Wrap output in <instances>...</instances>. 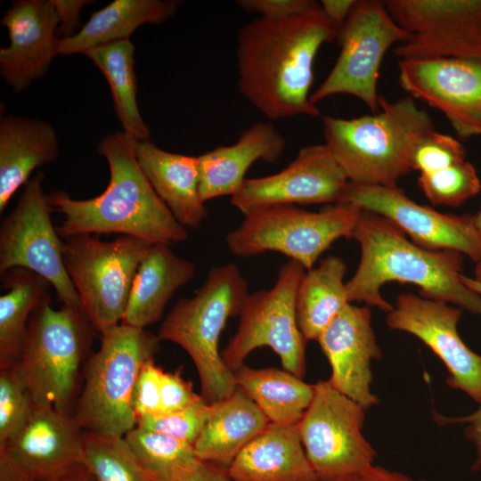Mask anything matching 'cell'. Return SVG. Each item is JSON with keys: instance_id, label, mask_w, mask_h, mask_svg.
<instances>
[{"instance_id": "20", "label": "cell", "mask_w": 481, "mask_h": 481, "mask_svg": "<svg viewBox=\"0 0 481 481\" xmlns=\"http://www.w3.org/2000/svg\"><path fill=\"white\" fill-rule=\"evenodd\" d=\"M10 44L0 49V74L14 92L43 77L59 54V19L51 0H16L1 20Z\"/></svg>"}, {"instance_id": "26", "label": "cell", "mask_w": 481, "mask_h": 481, "mask_svg": "<svg viewBox=\"0 0 481 481\" xmlns=\"http://www.w3.org/2000/svg\"><path fill=\"white\" fill-rule=\"evenodd\" d=\"M196 271V265L178 257L170 245L152 244L136 271L121 323L145 329L159 322L173 295Z\"/></svg>"}, {"instance_id": "37", "label": "cell", "mask_w": 481, "mask_h": 481, "mask_svg": "<svg viewBox=\"0 0 481 481\" xmlns=\"http://www.w3.org/2000/svg\"><path fill=\"white\" fill-rule=\"evenodd\" d=\"M211 404L203 398L175 412L143 417L136 426L194 444L208 419Z\"/></svg>"}, {"instance_id": "52", "label": "cell", "mask_w": 481, "mask_h": 481, "mask_svg": "<svg viewBox=\"0 0 481 481\" xmlns=\"http://www.w3.org/2000/svg\"><path fill=\"white\" fill-rule=\"evenodd\" d=\"M420 481H427V480H425V479H420Z\"/></svg>"}, {"instance_id": "39", "label": "cell", "mask_w": 481, "mask_h": 481, "mask_svg": "<svg viewBox=\"0 0 481 481\" xmlns=\"http://www.w3.org/2000/svg\"><path fill=\"white\" fill-rule=\"evenodd\" d=\"M162 371L155 364L154 360H151L143 365L135 390L134 407L137 420L161 414L160 378Z\"/></svg>"}, {"instance_id": "33", "label": "cell", "mask_w": 481, "mask_h": 481, "mask_svg": "<svg viewBox=\"0 0 481 481\" xmlns=\"http://www.w3.org/2000/svg\"><path fill=\"white\" fill-rule=\"evenodd\" d=\"M84 463L96 481H161L135 457L124 437L83 431Z\"/></svg>"}, {"instance_id": "12", "label": "cell", "mask_w": 481, "mask_h": 481, "mask_svg": "<svg viewBox=\"0 0 481 481\" xmlns=\"http://www.w3.org/2000/svg\"><path fill=\"white\" fill-rule=\"evenodd\" d=\"M365 411L329 380L314 384L298 428L318 481H338L373 465L377 452L363 433Z\"/></svg>"}, {"instance_id": "13", "label": "cell", "mask_w": 481, "mask_h": 481, "mask_svg": "<svg viewBox=\"0 0 481 481\" xmlns=\"http://www.w3.org/2000/svg\"><path fill=\"white\" fill-rule=\"evenodd\" d=\"M45 175L37 171L23 186L14 208L0 225V274L14 267L29 269L53 287L62 305L81 306L64 265L63 239L53 224Z\"/></svg>"}, {"instance_id": "35", "label": "cell", "mask_w": 481, "mask_h": 481, "mask_svg": "<svg viewBox=\"0 0 481 481\" xmlns=\"http://www.w3.org/2000/svg\"><path fill=\"white\" fill-rule=\"evenodd\" d=\"M418 183L432 204L447 207L462 205L481 189L477 169L467 159L433 173L420 174Z\"/></svg>"}, {"instance_id": "23", "label": "cell", "mask_w": 481, "mask_h": 481, "mask_svg": "<svg viewBox=\"0 0 481 481\" xmlns=\"http://www.w3.org/2000/svg\"><path fill=\"white\" fill-rule=\"evenodd\" d=\"M231 481H318L298 423L269 422L226 469Z\"/></svg>"}, {"instance_id": "50", "label": "cell", "mask_w": 481, "mask_h": 481, "mask_svg": "<svg viewBox=\"0 0 481 481\" xmlns=\"http://www.w3.org/2000/svg\"><path fill=\"white\" fill-rule=\"evenodd\" d=\"M473 218L476 231L481 240V209L477 214L473 215Z\"/></svg>"}, {"instance_id": "22", "label": "cell", "mask_w": 481, "mask_h": 481, "mask_svg": "<svg viewBox=\"0 0 481 481\" xmlns=\"http://www.w3.org/2000/svg\"><path fill=\"white\" fill-rule=\"evenodd\" d=\"M285 148L286 139L272 122H257L244 130L235 143L199 155L202 200L232 197L241 188L247 171L255 162L274 163Z\"/></svg>"}, {"instance_id": "19", "label": "cell", "mask_w": 481, "mask_h": 481, "mask_svg": "<svg viewBox=\"0 0 481 481\" xmlns=\"http://www.w3.org/2000/svg\"><path fill=\"white\" fill-rule=\"evenodd\" d=\"M368 306L349 304L317 342L331 369L330 385L366 411L378 404L371 391V363L381 356Z\"/></svg>"}, {"instance_id": "7", "label": "cell", "mask_w": 481, "mask_h": 481, "mask_svg": "<svg viewBox=\"0 0 481 481\" xmlns=\"http://www.w3.org/2000/svg\"><path fill=\"white\" fill-rule=\"evenodd\" d=\"M159 341L145 329L122 323L101 334L99 349L85 363L84 386L72 411L83 431L124 437L136 427V383Z\"/></svg>"}, {"instance_id": "16", "label": "cell", "mask_w": 481, "mask_h": 481, "mask_svg": "<svg viewBox=\"0 0 481 481\" xmlns=\"http://www.w3.org/2000/svg\"><path fill=\"white\" fill-rule=\"evenodd\" d=\"M398 80L411 98L442 112L460 140L481 135V60H399Z\"/></svg>"}, {"instance_id": "21", "label": "cell", "mask_w": 481, "mask_h": 481, "mask_svg": "<svg viewBox=\"0 0 481 481\" xmlns=\"http://www.w3.org/2000/svg\"><path fill=\"white\" fill-rule=\"evenodd\" d=\"M36 481L84 462L83 430L72 414L36 407L20 433L4 447Z\"/></svg>"}, {"instance_id": "42", "label": "cell", "mask_w": 481, "mask_h": 481, "mask_svg": "<svg viewBox=\"0 0 481 481\" xmlns=\"http://www.w3.org/2000/svg\"><path fill=\"white\" fill-rule=\"evenodd\" d=\"M172 481H231L226 469L217 465L195 460L177 465L173 469Z\"/></svg>"}, {"instance_id": "44", "label": "cell", "mask_w": 481, "mask_h": 481, "mask_svg": "<svg viewBox=\"0 0 481 481\" xmlns=\"http://www.w3.org/2000/svg\"><path fill=\"white\" fill-rule=\"evenodd\" d=\"M478 409L473 413L461 418H445L436 415V420L440 424L466 423L465 434L472 441L477 449V459L473 464L472 470H478L481 468V402Z\"/></svg>"}, {"instance_id": "5", "label": "cell", "mask_w": 481, "mask_h": 481, "mask_svg": "<svg viewBox=\"0 0 481 481\" xmlns=\"http://www.w3.org/2000/svg\"><path fill=\"white\" fill-rule=\"evenodd\" d=\"M249 294V283L236 264L214 266L193 297L175 303L157 333L159 340L177 344L192 358L200 395L209 404L237 388L234 373L219 352V341L228 319L239 315Z\"/></svg>"}, {"instance_id": "31", "label": "cell", "mask_w": 481, "mask_h": 481, "mask_svg": "<svg viewBox=\"0 0 481 481\" xmlns=\"http://www.w3.org/2000/svg\"><path fill=\"white\" fill-rule=\"evenodd\" d=\"M0 369L13 367L20 355L30 317L51 284L39 274L14 267L1 274Z\"/></svg>"}, {"instance_id": "15", "label": "cell", "mask_w": 481, "mask_h": 481, "mask_svg": "<svg viewBox=\"0 0 481 481\" xmlns=\"http://www.w3.org/2000/svg\"><path fill=\"white\" fill-rule=\"evenodd\" d=\"M338 202H348L387 218L423 249L455 250L476 263L481 261V240L473 215L438 212L413 201L397 185L348 182Z\"/></svg>"}, {"instance_id": "18", "label": "cell", "mask_w": 481, "mask_h": 481, "mask_svg": "<svg viewBox=\"0 0 481 481\" xmlns=\"http://www.w3.org/2000/svg\"><path fill=\"white\" fill-rule=\"evenodd\" d=\"M347 183L329 148L311 144L302 147L281 171L246 178L230 202L243 216L272 206L331 205L339 201Z\"/></svg>"}, {"instance_id": "17", "label": "cell", "mask_w": 481, "mask_h": 481, "mask_svg": "<svg viewBox=\"0 0 481 481\" xmlns=\"http://www.w3.org/2000/svg\"><path fill=\"white\" fill-rule=\"evenodd\" d=\"M462 309L413 293L396 297L387 314L391 330L410 333L422 341L444 364L447 385L481 402V355L461 339L458 322Z\"/></svg>"}, {"instance_id": "10", "label": "cell", "mask_w": 481, "mask_h": 481, "mask_svg": "<svg viewBox=\"0 0 481 481\" xmlns=\"http://www.w3.org/2000/svg\"><path fill=\"white\" fill-rule=\"evenodd\" d=\"M306 269L289 260L279 270L269 289L249 293L239 313L240 322L222 358L234 373L249 355L268 346L280 358L284 370L303 379L306 374V344L296 314V297Z\"/></svg>"}, {"instance_id": "28", "label": "cell", "mask_w": 481, "mask_h": 481, "mask_svg": "<svg viewBox=\"0 0 481 481\" xmlns=\"http://www.w3.org/2000/svg\"><path fill=\"white\" fill-rule=\"evenodd\" d=\"M177 11L173 0H115L92 13L74 36L60 40L59 54L70 55L109 43L129 39L143 24H159Z\"/></svg>"}, {"instance_id": "6", "label": "cell", "mask_w": 481, "mask_h": 481, "mask_svg": "<svg viewBox=\"0 0 481 481\" xmlns=\"http://www.w3.org/2000/svg\"><path fill=\"white\" fill-rule=\"evenodd\" d=\"M97 331L81 306L55 309L47 292L33 312L28 334L13 366L24 379L36 407L72 414L79 371Z\"/></svg>"}, {"instance_id": "30", "label": "cell", "mask_w": 481, "mask_h": 481, "mask_svg": "<svg viewBox=\"0 0 481 481\" xmlns=\"http://www.w3.org/2000/svg\"><path fill=\"white\" fill-rule=\"evenodd\" d=\"M234 378L237 387L272 423H298L314 395V384L284 369H254L243 364L234 371Z\"/></svg>"}, {"instance_id": "24", "label": "cell", "mask_w": 481, "mask_h": 481, "mask_svg": "<svg viewBox=\"0 0 481 481\" xmlns=\"http://www.w3.org/2000/svg\"><path fill=\"white\" fill-rule=\"evenodd\" d=\"M137 163L155 192L185 228L198 229L208 216L200 192L198 156L166 151L137 141Z\"/></svg>"}, {"instance_id": "49", "label": "cell", "mask_w": 481, "mask_h": 481, "mask_svg": "<svg viewBox=\"0 0 481 481\" xmlns=\"http://www.w3.org/2000/svg\"><path fill=\"white\" fill-rule=\"evenodd\" d=\"M461 280L469 289L481 297V281L464 274L462 275Z\"/></svg>"}, {"instance_id": "43", "label": "cell", "mask_w": 481, "mask_h": 481, "mask_svg": "<svg viewBox=\"0 0 481 481\" xmlns=\"http://www.w3.org/2000/svg\"><path fill=\"white\" fill-rule=\"evenodd\" d=\"M58 19L59 26L57 34L63 38L70 37L77 33L79 26V13L82 8L88 5L92 1L88 0H51Z\"/></svg>"}, {"instance_id": "25", "label": "cell", "mask_w": 481, "mask_h": 481, "mask_svg": "<svg viewBox=\"0 0 481 481\" xmlns=\"http://www.w3.org/2000/svg\"><path fill=\"white\" fill-rule=\"evenodd\" d=\"M59 156L54 127L44 119L19 116L0 120V214L32 172L56 161Z\"/></svg>"}, {"instance_id": "14", "label": "cell", "mask_w": 481, "mask_h": 481, "mask_svg": "<svg viewBox=\"0 0 481 481\" xmlns=\"http://www.w3.org/2000/svg\"><path fill=\"white\" fill-rule=\"evenodd\" d=\"M409 38L395 46L399 60H481V0H387Z\"/></svg>"}, {"instance_id": "38", "label": "cell", "mask_w": 481, "mask_h": 481, "mask_svg": "<svg viewBox=\"0 0 481 481\" xmlns=\"http://www.w3.org/2000/svg\"><path fill=\"white\" fill-rule=\"evenodd\" d=\"M466 160V150L461 140L436 130L417 144L412 168L420 174L433 173Z\"/></svg>"}, {"instance_id": "36", "label": "cell", "mask_w": 481, "mask_h": 481, "mask_svg": "<svg viewBox=\"0 0 481 481\" xmlns=\"http://www.w3.org/2000/svg\"><path fill=\"white\" fill-rule=\"evenodd\" d=\"M35 408L19 371L15 367L0 369V448L20 433Z\"/></svg>"}, {"instance_id": "32", "label": "cell", "mask_w": 481, "mask_h": 481, "mask_svg": "<svg viewBox=\"0 0 481 481\" xmlns=\"http://www.w3.org/2000/svg\"><path fill=\"white\" fill-rule=\"evenodd\" d=\"M135 49V45L125 39L91 48L84 53L105 77L124 131L137 141H148L150 129L140 114L136 100Z\"/></svg>"}, {"instance_id": "45", "label": "cell", "mask_w": 481, "mask_h": 481, "mask_svg": "<svg viewBox=\"0 0 481 481\" xmlns=\"http://www.w3.org/2000/svg\"><path fill=\"white\" fill-rule=\"evenodd\" d=\"M357 0H322L321 10L334 27L339 32L349 14L351 13Z\"/></svg>"}, {"instance_id": "34", "label": "cell", "mask_w": 481, "mask_h": 481, "mask_svg": "<svg viewBox=\"0 0 481 481\" xmlns=\"http://www.w3.org/2000/svg\"><path fill=\"white\" fill-rule=\"evenodd\" d=\"M124 439L139 461L161 481H172L175 466L198 460L193 444L137 426Z\"/></svg>"}, {"instance_id": "4", "label": "cell", "mask_w": 481, "mask_h": 481, "mask_svg": "<svg viewBox=\"0 0 481 481\" xmlns=\"http://www.w3.org/2000/svg\"><path fill=\"white\" fill-rule=\"evenodd\" d=\"M324 144L348 182L397 185L412 168L420 141L436 130L429 114L409 97L379 96V111L353 118H322Z\"/></svg>"}, {"instance_id": "41", "label": "cell", "mask_w": 481, "mask_h": 481, "mask_svg": "<svg viewBox=\"0 0 481 481\" xmlns=\"http://www.w3.org/2000/svg\"><path fill=\"white\" fill-rule=\"evenodd\" d=\"M236 3L248 13L273 20L289 18L320 7V3L314 0H239Z\"/></svg>"}, {"instance_id": "9", "label": "cell", "mask_w": 481, "mask_h": 481, "mask_svg": "<svg viewBox=\"0 0 481 481\" xmlns=\"http://www.w3.org/2000/svg\"><path fill=\"white\" fill-rule=\"evenodd\" d=\"M62 239L65 269L81 308L102 334L121 323L136 271L152 244L128 235L110 241L90 233Z\"/></svg>"}, {"instance_id": "46", "label": "cell", "mask_w": 481, "mask_h": 481, "mask_svg": "<svg viewBox=\"0 0 481 481\" xmlns=\"http://www.w3.org/2000/svg\"><path fill=\"white\" fill-rule=\"evenodd\" d=\"M338 481H413L407 475L386 468L371 465Z\"/></svg>"}, {"instance_id": "27", "label": "cell", "mask_w": 481, "mask_h": 481, "mask_svg": "<svg viewBox=\"0 0 481 481\" xmlns=\"http://www.w3.org/2000/svg\"><path fill=\"white\" fill-rule=\"evenodd\" d=\"M268 423L257 405L237 387L230 396L211 404L207 423L193 444L195 455L227 469Z\"/></svg>"}, {"instance_id": "51", "label": "cell", "mask_w": 481, "mask_h": 481, "mask_svg": "<svg viewBox=\"0 0 481 481\" xmlns=\"http://www.w3.org/2000/svg\"><path fill=\"white\" fill-rule=\"evenodd\" d=\"M474 277L476 280L481 281V261L477 263L475 271H474Z\"/></svg>"}, {"instance_id": "11", "label": "cell", "mask_w": 481, "mask_h": 481, "mask_svg": "<svg viewBox=\"0 0 481 481\" xmlns=\"http://www.w3.org/2000/svg\"><path fill=\"white\" fill-rule=\"evenodd\" d=\"M410 35L379 0H357L338 34V57L322 83L311 94L314 104L333 95L349 94L372 114L379 111L378 79L381 62L394 45Z\"/></svg>"}, {"instance_id": "3", "label": "cell", "mask_w": 481, "mask_h": 481, "mask_svg": "<svg viewBox=\"0 0 481 481\" xmlns=\"http://www.w3.org/2000/svg\"><path fill=\"white\" fill-rule=\"evenodd\" d=\"M361 249L355 273L346 281L351 303L363 302L387 314L393 305L380 289L387 282L414 284L419 295L455 306L481 317V297L462 281L464 255L430 250L413 243L387 218L362 210L354 230Z\"/></svg>"}, {"instance_id": "1", "label": "cell", "mask_w": 481, "mask_h": 481, "mask_svg": "<svg viewBox=\"0 0 481 481\" xmlns=\"http://www.w3.org/2000/svg\"><path fill=\"white\" fill-rule=\"evenodd\" d=\"M337 37L321 6L285 19H254L237 36L240 93L272 120L319 116L310 94L314 63Z\"/></svg>"}, {"instance_id": "29", "label": "cell", "mask_w": 481, "mask_h": 481, "mask_svg": "<svg viewBox=\"0 0 481 481\" xmlns=\"http://www.w3.org/2000/svg\"><path fill=\"white\" fill-rule=\"evenodd\" d=\"M347 267L338 256H328L306 271L296 297L299 330L306 341L317 340L323 330L349 304Z\"/></svg>"}, {"instance_id": "40", "label": "cell", "mask_w": 481, "mask_h": 481, "mask_svg": "<svg viewBox=\"0 0 481 481\" xmlns=\"http://www.w3.org/2000/svg\"><path fill=\"white\" fill-rule=\"evenodd\" d=\"M160 394L161 414L181 411L202 398L194 393L192 383L183 378L181 369L162 371Z\"/></svg>"}, {"instance_id": "47", "label": "cell", "mask_w": 481, "mask_h": 481, "mask_svg": "<svg viewBox=\"0 0 481 481\" xmlns=\"http://www.w3.org/2000/svg\"><path fill=\"white\" fill-rule=\"evenodd\" d=\"M0 481H36L13 458L0 449Z\"/></svg>"}, {"instance_id": "48", "label": "cell", "mask_w": 481, "mask_h": 481, "mask_svg": "<svg viewBox=\"0 0 481 481\" xmlns=\"http://www.w3.org/2000/svg\"><path fill=\"white\" fill-rule=\"evenodd\" d=\"M45 481H96L93 474L82 463H77L55 473Z\"/></svg>"}, {"instance_id": "2", "label": "cell", "mask_w": 481, "mask_h": 481, "mask_svg": "<svg viewBox=\"0 0 481 481\" xmlns=\"http://www.w3.org/2000/svg\"><path fill=\"white\" fill-rule=\"evenodd\" d=\"M136 143L125 131L110 133L100 142L97 152L110 169L108 186L100 195L76 200L62 190L48 194L53 212L63 216L56 226L61 238L118 233L168 245L187 240L188 229L175 218L139 167Z\"/></svg>"}, {"instance_id": "8", "label": "cell", "mask_w": 481, "mask_h": 481, "mask_svg": "<svg viewBox=\"0 0 481 481\" xmlns=\"http://www.w3.org/2000/svg\"><path fill=\"white\" fill-rule=\"evenodd\" d=\"M361 213L359 207L348 202H337L319 211L291 205L262 208L245 215L224 241L236 257L275 251L308 271L333 242L352 239Z\"/></svg>"}]
</instances>
